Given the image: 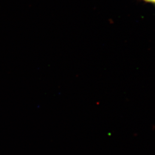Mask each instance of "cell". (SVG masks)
<instances>
[{
	"label": "cell",
	"instance_id": "obj_1",
	"mask_svg": "<svg viewBox=\"0 0 155 155\" xmlns=\"http://www.w3.org/2000/svg\"><path fill=\"white\" fill-rule=\"evenodd\" d=\"M147 2H152V3H155V0H145Z\"/></svg>",
	"mask_w": 155,
	"mask_h": 155
}]
</instances>
